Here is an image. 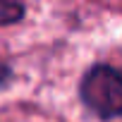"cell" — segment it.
<instances>
[{
  "label": "cell",
  "instance_id": "cell-1",
  "mask_svg": "<svg viewBox=\"0 0 122 122\" xmlns=\"http://www.w3.org/2000/svg\"><path fill=\"white\" fill-rule=\"evenodd\" d=\"M81 98L101 117L122 115V74L108 65L89 70L81 81Z\"/></svg>",
  "mask_w": 122,
  "mask_h": 122
},
{
  "label": "cell",
  "instance_id": "cell-2",
  "mask_svg": "<svg viewBox=\"0 0 122 122\" xmlns=\"http://www.w3.org/2000/svg\"><path fill=\"white\" fill-rule=\"evenodd\" d=\"M24 15V5L19 0H0V24H15Z\"/></svg>",
  "mask_w": 122,
  "mask_h": 122
},
{
  "label": "cell",
  "instance_id": "cell-3",
  "mask_svg": "<svg viewBox=\"0 0 122 122\" xmlns=\"http://www.w3.org/2000/svg\"><path fill=\"white\" fill-rule=\"evenodd\" d=\"M7 79H10V70H7V65L3 60H0V84H5Z\"/></svg>",
  "mask_w": 122,
  "mask_h": 122
}]
</instances>
